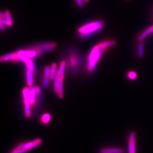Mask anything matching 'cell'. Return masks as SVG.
Here are the masks:
<instances>
[{"label": "cell", "instance_id": "6da1fadb", "mask_svg": "<svg viewBox=\"0 0 153 153\" xmlns=\"http://www.w3.org/2000/svg\"><path fill=\"white\" fill-rule=\"evenodd\" d=\"M104 23V22L102 21H98L89 23L80 28L79 29V33L81 37H85L99 30L102 27Z\"/></svg>", "mask_w": 153, "mask_h": 153}, {"label": "cell", "instance_id": "7a4b0ae2", "mask_svg": "<svg viewBox=\"0 0 153 153\" xmlns=\"http://www.w3.org/2000/svg\"><path fill=\"white\" fill-rule=\"evenodd\" d=\"M105 49H100L98 45L95 47L91 51V53L89 57V64L88 68L89 71H92L95 68L97 62L102 56Z\"/></svg>", "mask_w": 153, "mask_h": 153}, {"label": "cell", "instance_id": "3957f363", "mask_svg": "<svg viewBox=\"0 0 153 153\" xmlns=\"http://www.w3.org/2000/svg\"><path fill=\"white\" fill-rule=\"evenodd\" d=\"M56 47V44L55 43H46L36 45V46L32 48L31 50L37 52L38 55H40L43 52L55 49Z\"/></svg>", "mask_w": 153, "mask_h": 153}, {"label": "cell", "instance_id": "277c9868", "mask_svg": "<svg viewBox=\"0 0 153 153\" xmlns=\"http://www.w3.org/2000/svg\"><path fill=\"white\" fill-rule=\"evenodd\" d=\"M25 62L27 65V82L29 86L32 87L33 85V62L30 59Z\"/></svg>", "mask_w": 153, "mask_h": 153}, {"label": "cell", "instance_id": "5b68a950", "mask_svg": "<svg viewBox=\"0 0 153 153\" xmlns=\"http://www.w3.org/2000/svg\"><path fill=\"white\" fill-rule=\"evenodd\" d=\"M29 91L30 89L27 88H25L22 91L25 104V114L27 117H29L31 116L30 108V105L31 104L29 97Z\"/></svg>", "mask_w": 153, "mask_h": 153}, {"label": "cell", "instance_id": "8992f818", "mask_svg": "<svg viewBox=\"0 0 153 153\" xmlns=\"http://www.w3.org/2000/svg\"><path fill=\"white\" fill-rule=\"evenodd\" d=\"M128 152V153H136V134L134 132H131L129 136Z\"/></svg>", "mask_w": 153, "mask_h": 153}, {"label": "cell", "instance_id": "52a82bcc", "mask_svg": "<svg viewBox=\"0 0 153 153\" xmlns=\"http://www.w3.org/2000/svg\"><path fill=\"white\" fill-rule=\"evenodd\" d=\"M41 142H42V141L40 139H37L36 140H34L33 141L29 143L21 144L19 145V147L20 148H24V149H26L28 150L29 149L33 148L35 146L40 144Z\"/></svg>", "mask_w": 153, "mask_h": 153}, {"label": "cell", "instance_id": "ba28073f", "mask_svg": "<svg viewBox=\"0 0 153 153\" xmlns=\"http://www.w3.org/2000/svg\"><path fill=\"white\" fill-rule=\"evenodd\" d=\"M50 75V69L49 67H46L44 70V78L43 82V86L45 88L48 87Z\"/></svg>", "mask_w": 153, "mask_h": 153}, {"label": "cell", "instance_id": "9c48e42d", "mask_svg": "<svg viewBox=\"0 0 153 153\" xmlns=\"http://www.w3.org/2000/svg\"><path fill=\"white\" fill-rule=\"evenodd\" d=\"M123 150L120 148H109L102 149L100 151L101 153H122Z\"/></svg>", "mask_w": 153, "mask_h": 153}, {"label": "cell", "instance_id": "30bf717a", "mask_svg": "<svg viewBox=\"0 0 153 153\" xmlns=\"http://www.w3.org/2000/svg\"><path fill=\"white\" fill-rule=\"evenodd\" d=\"M60 80V71L59 70L56 71L55 78H54V86H53V90L55 93H58V88L59 83Z\"/></svg>", "mask_w": 153, "mask_h": 153}, {"label": "cell", "instance_id": "8fae6325", "mask_svg": "<svg viewBox=\"0 0 153 153\" xmlns=\"http://www.w3.org/2000/svg\"><path fill=\"white\" fill-rule=\"evenodd\" d=\"M153 32V26L149 27L147 29H146L144 32L142 33L140 36L138 38V40L140 41H142L145 38L147 37L150 34L152 33Z\"/></svg>", "mask_w": 153, "mask_h": 153}, {"label": "cell", "instance_id": "7c38bea8", "mask_svg": "<svg viewBox=\"0 0 153 153\" xmlns=\"http://www.w3.org/2000/svg\"><path fill=\"white\" fill-rule=\"evenodd\" d=\"M116 44V42L114 41H108L101 43L99 44L98 46L100 49H105V48H108V47L113 46Z\"/></svg>", "mask_w": 153, "mask_h": 153}, {"label": "cell", "instance_id": "4fadbf2b", "mask_svg": "<svg viewBox=\"0 0 153 153\" xmlns=\"http://www.w3.org/2000/svg\"><path fill=\"white\" fill-rule=\"evenodd\" d=\"M35 88H32L30 89L29 91V97H30V101L31 105H33L35 102Z\"/></svg>", "mask_w": 153, "mask_h": 153}, {"label": "cell", "instance_id": "5bb4252c", "mask_svg": "<svg viewBox=\"0 0 153 153\" xmlns=\"http://www.w3.org/2000/svg\"><path fill=\"white\" fill-rule=\"evenodd\" d=\"M63 80H64V78L60 76L58 93V95H59V97L61 99L62 98V97H63V92H62V90H63Z\"/></svg>", "mask_w": 153, "mask_h": 153}, {"label": "cell", "instance_id": "9a60e30c", "mask_svg": "<svg viewBox=\"0 0 153 153\" xmlns=\"http://www.w3.org/2000/svg\"><path fill=\"white\" fill-rule=\"evenodd\" d=\"M138 56L139 58H142L144 55V44L142 41H140L138 45Z\"/></svg>", "mask_w": 153, "mask_h": 153}, {"label": "cell", "instance_id": "2e32d148", "mask_svg": "<svg viewBox=\"0 0 153 153\" xmlns=\"http://www.w3.org/2000/svg\"><path fill=\"white\" fill-rule=\"evenodd\" d=\"M56 64H53L50 69V78L51 79H53L55 78L56 73Z\"/></svg>", "mask_w": 153, "mask_h": 153}, {"label": "cell", "instance_id": "e0dca14e", "mask_svg": "<svg viewBox=\"0 0 153 153\" xmlns=\"http://www.w3.org/2000/svg\"><path fill=\"white\" fill-rule=\"evenodd\" d=\"M65 62L62 61L60 64V68H59V71H60V76L61 77H64V74L65 71Z\"/></svg>", "mask_w": 153, "mask_h": 153}, {"label": "cell", "instance_id": "ac0fdd59", "mask_svg": "<svg viewBox=\"0 0 153 153\" xmlns=\"http://www.w3.org/2000/svg\"><path fill=\"white\" fill-rule=\"evenodd\" d=\"M6 20L7 21V23H8V26H11L13 24L12 22V17L10 16V13L9 11H6Z\"/></svg>", "mask_w": 153, "mask_h": 153}, {"label": "cell", "instance_id": "d6986e66", "mask_svg": "<svg viewBox=\"0 0 153 153\" xmlns=\"http://www.w3.org/2000/svg\"><path fill=\"white\" fill-rule=\"evenodd\" d=\"M50 116L48 114H44L42 117V120L44 123H49L50 120Z\"/></svg>", "mask_w": 153, "mask_h": 153}, {"label": "cell", "instance_id": "ffe728a7", "mask_svg": "<svg viewBox=\"0 0 153 153\" xmlns=\"http://www.w3.org/2000/svg\"><path fill=\"white\" fill-rule=\"evenodd\" d=\"M27 150L26 149H24V148H20L19 147V146L16 148L13 152H11L10 153H24L26 152Z\"/></svg>", "mask_w": 153, "mask_h": 153}, {"label": "cell", "instance_id": "44dd1931", "mask_svg": "<svg viewBox=\"0 0 153 153\" xmlns=\"http://www.w3.org/2000/svg\"><path fill=\"white\" fill-rule=\"evenodd\" d=\"M128 77L130 79H135L137 77V74L134 71H130L128 74Z\"/></svg>", "mask_w": 153, "mask_h": 153}, {"label": "cell", "instance_id": "7402d4cb", "mask_svg": "<svg viewBox=\"0 0 153 153\" xmlns=\"http://www.w3.org/2000/svg\"><path fill=\"white\" fill-rule=\"evenodd\" d=\"M35 94H36V96H38L40 95V89L39 87H35Z\"/></svg>", "mask_w": 153, "mask_h": 153}, {"label": "cell", "instance_id": "603a6c76", "mask_svg": "<svg viewBox=\"0 0 153 153\" xmlns=\"http://www.w3.org/2000/svg\"><path fill=\"white\" fill-rule=\"evenodd\" d=\"M77 3L78 4V6H79V7H83L84 6L82 0H76Z\"/></svg>", "mask_w": 153, "mask_h": 153}, {"label": "cell", "instance_id": "cb8c5ba5", "mask_svg": "<svg viewBox=\"0 0 153 153\" xmlns=\"http://www.w3.org/2000/svg\"><path fill=\"white\" fill-rule=\"evenodd\" d=\"M0 25H1V30H3L4 29V25H3V23L1 22H0Z\"/></svg>", "mask_w": 153, "mask_h": 153}, {"label": "cell", "instance_id": "d4e9b609", "mask_svg": "<svg viewBox=\"0 0 153 153\" xmlns=\"http://www.w3.org/2000/svg\"><path fill=\"white\" fill-rule=\"evenodd\" d=\"M85 2H88V1H89V0H83Z\"/></svg>", "mask_w": 153, "mask_h": 153}, {"label": "cell", "instance_id": "484cf974", "mask_svg": "<svg viewBox=\"0 0 153 153\" xmlns=\"http://www.w3.org/2000/svg\"><path fill=\"white\" fill-rule=\"evenodd\" d=\"M126 1H128V0H126Z\"/></svg>", "mask_w": 153, "mask_h": 153}, {"label": "cell", "instance_id": "4316f807", "mask_svg": "<svg viewBox=\"0 0 153 153\" xmlns=\"http://www.w3.org/2000/svg\"></svg>", "mask_w": 153, "mask_h": 153}]
</instances>
